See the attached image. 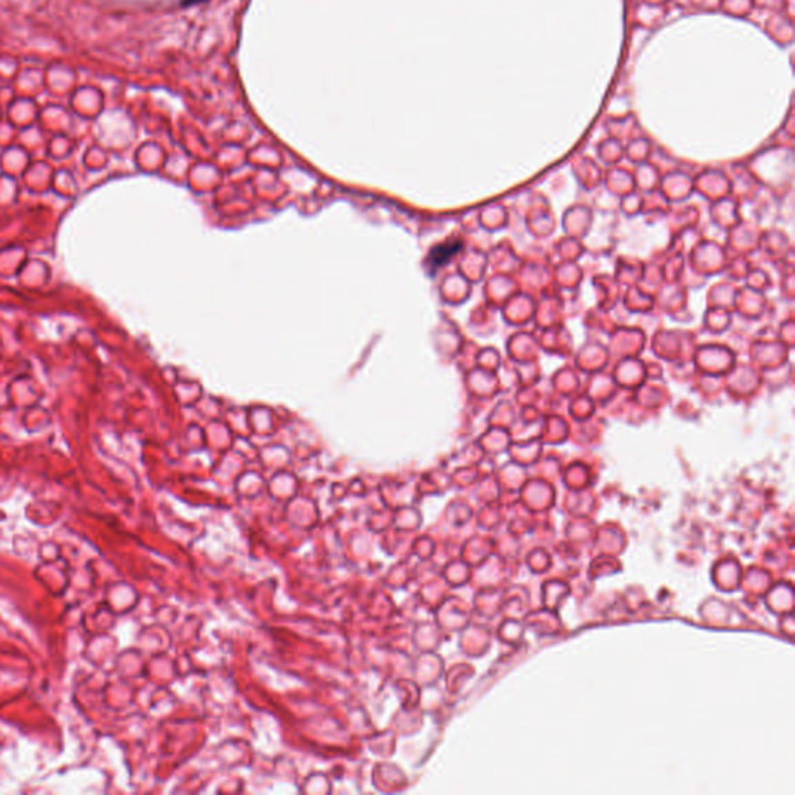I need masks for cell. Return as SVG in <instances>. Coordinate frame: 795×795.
Returning a JSON list of instances; mask_svg holds the SVG:
<instances>
[{
    "label": "cell",
    "instance_id": "6da1fadb",
    "mask_svg": "<svg viewBox=\"0 0 795 795\" xmlns=\"http://www.w3.org/2000/svg\"><path fill=\"white\" fill-rule=\"evenodd\" d=\"M461 249V243L455 241V243H445V244H440L430 250L429 254V268L432 270H436L445 266V264L451 260V258L457 254V252Z\"/></svg>",
    "mask_w": 795,
    "mask_h": 795
},
{
    "label": "cell",
    "instance_id": "7a4b0ae2",
    "mask_svg": "<svg viewBox=\"0 0 795 795\" xmlns=\"http://www.w3.org/2000/svg\"><path fill=\"white\" fill-rule=\"evenodd\" d=\"M202 2H207V0H182V5L183 7H191V5H197Z\"/></svg>",
    "mask_w": 795,
    "mask_h": 795
}]
</instances>
